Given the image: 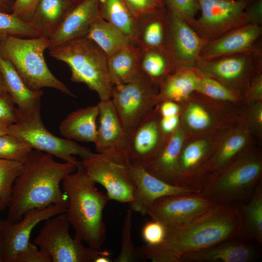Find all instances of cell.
<instances>
[{"mask_svg": "<svg viewBox=\"0 0 262 262\" xmlns=\"http://www.w3.org/2000/svg\"><path fill=\"white\" fill-rule=\"evenodd\" d=\"M241 209L231 203L217 202L180 225L166 229L163 241L155 246H140L146 260L181 262L185 256L240 236Z\"/></svg>", "mask_w": 262, "mask_h": 262, "instance_id": "obj_1", "label": "cell"}, {"mask_svg": "<svg viewBox=\"0 0 262 262\" xmlns=\"http://www.w3.org/2000/svg\"><path fill=\"white\" fill-rule=\"evenodd\" d=\"M52 155L33 149L23 161V170L15 180L8 201L7 217L11 223L22 218L31 209H43L51 204H68L60 183L77 169L70 162L59 163Z\"/></svg>", "mask_w": 262, "mask_h": 262, "instance_id": "obj_2", "label": "cell"}, {"mask_svg": "<svg viewBox=\"0 0 262 262\" xmlns=\"http://www.w3.org/2000/svg\"><path fill=\"white\" fill-rule=\"evenodd\" d=\"M62 183L63 191L68 198L65 213L74 229V236L85 242L89 247L99 249L106 239L103 211L110 200L108 197L98 190L82 162Z\"/></svg>", "mask_w": 262, "mask_h": 262, "instance_id": "obj_3", "label": "cell"}, {"mask_svg": "<svg viewBox=\"0 0 262 262\" xmlns=\"http://www.w3.org/2000/svg\"><path fill=\"white\" fill-rule=\"evenodd\" d=\"M262 156L250 146L225 167L206 178L198 193L230 204L250 198L261 180Z\"/></svg>", "mask_w": 262, "mask_h": 262, "instance_id": "obj_4", "label": "cell"}, {"mask_svg": "<svg viewBox=\"0 0 262 262\" xmlns=\"http://www.w3.org/2000/svg\"><path fill=\"white\" fill-rule=\"evenodd\" d=\"M49 48V39L43 36H7L0 40V56L11 63L30 89L38 91L49 87L76 98V96L49 69L44 55Z\"/></svg>", "mask_w": 262, "mask_h": 262, "instance_id": "obj_5", "label": "cell"}, {"mask_svg": "<svg viewBox=\"0 0 262 262\" xmlns=\"http://www.w3.org/2000/svg\"><path fill=\"white\" fill-rule=\"evenodd\" d=\"M49 49L51 57L69 67L71 81L84 83L100 100L111 98L113 85L108 77L107 56L92 40L84 36Z\"/></svg>", "mask_w": 262, "mask_h": 262, "instance_id": "obj_6", "label": "cell"}, {"mask_svg": "<svg viewBox=\"0 0 262 262\" xmlns=\"http://www.w3.org/2000/svg\"><path fill=\"white\" fill-rule=\"evenodd\" d=\"M180 104V125L188 138L221 137L245 123L243 114L237 107L196 92Z\"/></svg>", "mask_w": 262, "mask_h": 262, "instance_id": "obj_7", "label": "cell"}, {"mask_svg": "<svg viewBox=\"0 0 262 262\" xmlns=\"http://www.w3.org/2000/svg\"><path fill=\"white\" fill-rule=\"evenodd\" d=\"M194 68L244 97L253 79L262 73V43L241 53L199 59Z\"/></svg>", "mask_w": 262, "mask_h": 262, "instance_id": "obj_8", "label": "cell"}, {"mask_svg": "<svg viewBox=\"0 0 262 262\" xmlns=\"http://www.w3.org/2000/svg\"><path fill=\"white\" fill-rule=\"evenodd\" d=\"M159 86L142 71L132 81L113 85L111 99L130 137L158 104Z\"/></svg>", "mask_w": 262, "mask_h": 262, "instance_id": "obj_9", "label": "cell"}, {"mask_svg": "<svg viewBox=\"0 0 262 262\" xmlns=\"http://www.w3.org/2000/svg\"><path fill=\"white\" fill-rule=\"evenodd\" d=\"M44 221L33 243L49 252L52 262H94L100 251L87 247L81 240L71 236L65 212Z\"/></svg>", "mask_w": 262, "mask_h": 262, "instance_id": "obj_10", "label": "cell"}, {"mask_svg": "<svg viewBox=\"0 0 262 262\" xmlns=\"http://www.w3.org/2000/svg\"><path fill=\"white\" fill-rule=\"evenodd\" d=\"M16 122L9 125L8 133L22 140L34 149L49 153L65 162L81 164L74 155L81 159L93 152L74 141L58 137L50 133L44 125L41 117H26L17 116Z\"/></svg>", "mask_w": 262, "mask_h": 262, "instance_id": "obj_11", "label": "cell"}, {"mask_svg": "<svg viewBox=\"0 0 262 262\" xmlns=\"http://www.w3.org/2000/svg\"><path fill=\"white\" fill-rule=\"evenodd\" d=\"M201 12L187 24L208 42L228 32L250 23L246 9L250 1L244 0H197Z\"/></svg>", "mask_w": 262, "mask_h": 262, "instance_id": "obj_12", "label": "cell"}, {"mask_svg": "<svg viewBox=\"0 0 262 262\" xmlns=\"http://www.w3.org/2000/svg\"><path fill=\"white\" fill-rule=\"evenodd\" d=\"M127 161L93 153L81 162L87 175L105 188L109 200L129 203L132 199L135 186Z\"/></svg>", "mask_w": 262, "mask_h": 262, "instance_id": "obj_13", "label": "cell"}, {"mask_svg": "<svg viewBox=\"0 0 262 262\" xmlns=\"http://www.w3.org/2000/svg\"><path fill=\"white\" fill-rule=\"evenodd\" d=\"M208 42L186 22L168 11L164 51L171 63L173 71L194 68L202 48Z\"/></svg>", "mask_w": 262, "mask_h": 262, "instance_id": "obj_14", "label": "cell"}, {"mask_svg": "<svg viewBox=\"0 0 262 262\" xmlns=\"http://www.w3.org/2000/svg\"><path fill=\"white\" fill-rule=\"evenodd\" d=\"M217 203L198 193L167 195L155 200L147 214L166 229L191 220Z\"/></svg>", "mask_w": 262, "mask_h": 262, "instance_id": "obj_15", "label": "cell"}, {"mask_svg": "<svg viewBox=\"0 0 262 262\" xmlns=\"http://www.w3.org/2000/svg\"><path fill=\"white\" fill-rule=\"evenodd\" d=\"M67 206V204L58 203L43 209H30L24 213L21 220L15 223L2 219V262H15L27 248L34 227L41 221L66 212Z\"/></svg>", "mask_w": 262, "mask_h": 262, "instance_id": "obj_16", "label": "cell"}, {"mask_svg": "<svg viewBox=\"0 0 262 262\" xmlns=\"http://www.w3.org/2000/svg\"><path fill=\"white\" fill-rule=\"evenodd\" d=\"M221 137L187 139L180 157L176 186L189 188L199 192L203 180V167Z\"/></svg>", "mask_w": 262, "mask_h": 262, "instance_id": "obj_17", "label": "cell"}, {"mask_svg": "<svg viewBox=\"0 0 262 262\" xmlns=\"http://www.w3.org/2000/svg\"><path fill=\"white\" fill-rule=\"evenodd\" d=\"M98 106V153L121 160H128L130 137L124 130L111 98L100 100Z\"/></svg>", "mask_w": 262, "mask_h": 262, "instance_id": "obj_18", "label": "cell"}, {"mask_svg": "<svg viewBox=\"0 0 262 262\" xmlns=\"http://www.w3.org/2000/svg\"><path fill=\"white\" fill-rule=\"evenodd\" d=\"M127 164L133 180L135 190L129 205L132 211L145 216L152 203L163 196L197 193L192 189L168 183L148 173L143 166Z\"/></svg>", "mask_w": 262, "mask_h": 262, "instance_id": "obj_19", "label": "cell"}, {"mask_svg": "<svg viewBox=\"0 0 262 262\" xmlns=\"http://www.w3.org/2000/svg\"><path fill=\"white\" fill-rule=\"evenodd\" d=\"M160 115L156 105L130 137L128 161L145 167L157 156L166 138L159 126Z\"/></svg>", "mask_w": 262, "mask_h": 262, "instance_id": "obj_20", "label": "cell"}, {"mask_svg": "<svg viewBox=\"0 0 262 262\" xmlns=\"http://www.w3.org/2000/svg\"><path fill=\"white\" fill-rule=\"evenodd\" d=\"M262 25L249 23L233 29L208 42L202 48L199 59H209L249 50L262 41Z\"/></svg>", "mask_w": 262, "mask_h": 262, "instance_id": "obj_21", "label": "cell"}, {"mask_svg": "<svg viewBox=\"0 0 262 262\" xmlns=\"http://www.w3.org/2000/svg\"><path fill=\"white\" fill-rule=\"evenodd\" d=\"M99 16V0L78 2L67 13L49 38V49L85 36L91 25Z\"/></svg>", "mask_w": 262, "mask_h": 262, "instance_id": "obj_22", "label": "cell"}, {"mask_svg": "<svg viewBox=\"0 0 262 262\" xmlns=\"http://www.w3.org/2000/svg\"><path fill=\"white\" fill-rule=\"evenodd\" d=\"M251 133L245 122L223 135L202 171L207 177L222 169L249 147Z\"/></svg>", "mask_w": 262, "mask_h": 262, "instance_id": "obj_23", "label": "cell"}, {"mask_svg": "<svg viewBox=\"0 0 262 262\" xmlns=\"http://www.w3.org/2000/svg\"><path fill=\"white\" fill-rule=\"evenodd\" d=\"M0 69L8 93L16 105L17 116L32 117L41 116L42 90L30 89L8 60L0 56Z\"/></svg>", "mask_w": 262, "mask_h": 262, "instance_id": "obj_24", "label": "cell"}, {"mask_svg": "<svg viewBox=\"0 0 262 262\" xmlns=\"http://www.w3.org/2000/svg\"><path fill=\"white\" fill-rule=\"evenodd\" d=\"M188 138L180 124L178 129L166 138L157 156L145 169L157 178L175 185L181 151Z\"/></svg>", "mask_w": 262, "mask_h": 262, "instance_id": "obj_25", "label": "cell"}, {"mask_svg": "<svg viewBox=\"0 0 262 262\" xmlns=\"http://www.w3.org/2000/svg\"><path fill=\"white\" fill-rule=\"evenodd\" d=\"M258 256L253 246L233 239L188 255L181 262H249Z\"/></svg>", "mask_w": 262, "mask_h": 262, "instance_id": "obj_26", "label": "cell"}, {"mask_svg": "<svg viewBox=\"0 0 262 262\" xmlns=\"http://www.w3.org/2000/svg\"><path fill=\"white\" fill-rule=\"evenodd\" d=\"M168 10L165 5L143 15L136 20L135 43L142 49L164 51L168 26Z\"/></svg>", "mask_w": 262, "mask_h": 262, "instance_id": "obj_27", "label": "cell"}, {"mask_svg": "<svg viewBox=\"0 0 262 262\" xmlns=\"http://www.w3.org/2000/svg\"><path fill=\"white\" fill-rule=\"evenodd\" d=\"M98 115V104L75 110L61 122L60 133L69 140L95 144L97 139Z\"/></svg>", "mask_w": 262, "mask_h": 262, "instance_id": "obj_28", "label": "cell"}, {"mask_svg": "<svg viewBox=\"0 0 262 262\" xmlns=\"http://www.w3.org/2000/svg\"><path fill=\"white\" fill-rule=\"evenodd\" d=\"M107 66L112 85L135 80L142 72L140 47L132 43L108 56Z\"/></svg>", "mask_w": 262, "mask_h": 262, "instance_id": "obj_29", "label": "cell"}, {"mask_svg": "<svg viewBox=\"0 0 262 262\" xmlns=\"http://www.w3.org/2000/svg\"><path fill=\"white\" fill-rule=\"evenodd\" d=\"M200 77L194 68L172 71L159 85L158 104L164 100L183 103L196 91Z\"/></svg>", "mask_w": 262, "mask_h": 262, "instance_id": "obj_30", "label": "cell"}, {"mask_svg": "<svg viewBox=\"0 0 262 262\" xmlns=\"http://www.w3.org/2000/svg\"><path fill=\"white\" fill-rule=\"evenodd\" d=\"M77 0H40L30 24L41 36L49 38Z\"/></svg>", "mask_w": 262, "mask_h": 262, "instance_id": "obj_31", "label": "cell"}, {"mask_svg": "<svg viewBox=\"0 0 262 262\" xmlns=\"http://www.w3.org/2000/svg\"><path fill=\"white\" fill-rule=\"evenodd\" d=\"M86 37L94 42L109 56L131 43L129 37L100 16L91 25Z\"/></svg>", "mask_w": 262, "mask_h": 262, "instance_id": "obj_32", "label": "cell"}, {"mask_svg": "<svg viewBox=\"0 0 262 262\" xmlns=\"http://www.w3.org/2000/svg\"><path fill=\"white\" fill-rule=\"evenodd\" d=\"M99 11L101 18L117 28L136 44V18L122 0H99Z\"/></svg>", "mask_w": 262, "mask_h": 262, "instance_id": "obj_33", "label": "cell"}, {"mask_svg": "<svg viewBox=\"0 0 262 262\" xmlns=\"http://www.w3.org/2000/svg\"><path fill=\"white\" fill-rule=\"evenodd\" d=\"M242 210L241 235L262 245V183L256 186L249 203Z\"/></svg>", "mask_w": 262, "mask_h": 262, "instance_id": "obj_34", "label": "cell"}, {"mask_svg": "<svg viewBox=\"0 0 262 262\" xmlns=\"http://www.w3.org/2000/svg\"><path fill=\"white\" fill-rule=\"evenodd\" d=\"M140 66L141 71L158 86L173 71L166 54L159 49L140 48Z\"/></svg>", "mask_w": 262, "mask_h": 262, "instance_id": "obj_35", "label": "cell"}, {"mask_svg": "<svg viewBox=\"0 0 262 262\" xmlns=\"http://www.w3.org/2000/svg\"><path fill=\"white\" fill-rule=\"evenodd\" d=\"M196 92L235 107H237L238 104L244 103L243 97L216 80L202 75H200Z\"/></svg>", "mask_w": 262, "mask_h": 262, "instance_id": "obj_36", "label": "cell"}, {"mask_svg": "<svg viewBox=\"0 0 262 262\" xmlns=\"http://www.w3.org/2000/svg\"><path fill=\"white\" fill-rule=\"evenodd\" d=\"M132 212L131 209L127 211L121 231V246L119 254L115 257L114 262H134L146 261L141 246H135L131 237Z\"/></svg>", "mask_w": 262, "mask_h": 262, "instance_id": "obj_37", "label": "cell"}, {"mask_svg": "<svg viewBox=\"0 0 262 262\" xmlns=\"http://www.w3.org/2000/svg\"><path fill=\"white\" fill-rule=\"evenodd\" d=\"M7 36L30 38L41 36L29 22L0 11V40Z\"/></svg>", "mask_w": 262, "mask_h": 262, "instance_id": "obj_38", "label": "cell"}, {"mask_svg": "<svg viewBox=\"0 0 262 262\" xmlns=\"http://www.w3.org/2000/svg\"><path fill=\"white\" fill-rule=\"evenodd\" d=\"M23 170L22 162L0 158V199L7 202L14 183Z\"/></svg>", "mask_w": 262, "mask_h": 262, "instance_id": "obj_39", "label": "cell"}, {"mask_svg": "<svg viewBox=\"0 0 262 262\" xmlns=\"http://www.w3.org/2000/svg\"><path fill=\"white\" fill-rule=\"evenodd\" d=\"M33 149L17 137L7 133L0 135V158L23 162Z\"/></svg>", "mask_w": 262, "mask_h": 262, "instance_id": "obj_40", "label": "cell"}, {"mask_svg": "<svg viewBox=\"0 0 262 262\" xmlns=\"http://www.w3.org/2000/svg\"><path fill=\"white\" fill-rule=\"evenodd\" d=\"M168 11L187 23L196 17L200 11L197 0H164Z\"/></svg>", "mask_w": 262, "mask_h": 262, "instance_id": "obj_41", "label": "cell"}, {"mask_svg": "<svg viewBox=\"0 0 262 262\" xmlns=\"http://www.w3.org/2000/svg\"><path fill=\"white\" fill-rule=\"evenodd\" d=\"M246 104V115H243L245 122L251 133L260 138L262 132V101Z\"/></svg>", "mask_w": 262, "mask_h": 262, "instance_id": "obj_42", "label": "cell"}, {"mask_svg": "<svg viewBox=\"0 0 262 262\" xmlns=\"http://www.w3.org/2000/svg\"><path fill=\"white\" fill-rule=\"evenodd\" d=\"M166 229L160 222L152 220L147 222L142 230V236L147 245L155 246L161 244L164 239Z\"/></svg>", "mask_w": 262, "mask_h": 262, "instance_id": "obj_43", "label": "cell"}, {"mask_svg": "<svg viewBox=\"0 0 262 262\" xmlns=\"http://www.w3.org/2000/svg\"><path fill=\"white\" fill-rule=\"evenodd\" d=\"M49 252L29 242L27 248L16 258L15 262H51Z\"/></svg>", "mask_w": 262, "mask_h": 262, "instance_id": "obj_44", "label": "cell"}, {"mask_svg": "<svg viewBox=\"0 0 262 262\" xmlns=\"http://www.w3.org/2000/svg\"><path fill=\"white\" fill-rule=\"evenodd\" d=\"M40 0H15L12 13L23 21L29 22L33 16Z\"/></svg>", "mask_w": 262, "mask_h": 262, "instance_id": "obj_45", "label": "cell"}, {"mask_svg": "<svg viewBox=\"0 0 262 262\" xmlns=\"http://www.w3.org/2000/svg\"><path fill=\"white\" fill-rule=\"evenodd\" d=\"M122 0L135 18L152 12L160 7L154 0Z\"/></svg>", "mask_w": 262, "mask_h": 262, "instance_id": "obj_46", "label": "cell"}, {"mask_svg": "<svg viewBox=\"0 0 262 262\" xmlns=\"http://www.w3.org/2000/svg\"><path fill=\"white\" fill-rule=\"evenodd\" d=\"M9 93L0 96V120L11 124L16 122L17 109Z\"/></svg>", "mask_w": 262, "mask_h": 262, "instance_id": "obj_47", "label": "cell"}, {"mask_svg": "<svg viewBox=\"0 0 262 262\" xmlns=\"http://www.w3.org/2000/svg\"><path fill=\"white\" fill-rule=\"evenodd\" d=\"M257 101H262V73L253 79L244 96V103Z\"/></svg>", "mask_w": 262, "mask_h": 262, "instance_id": "obj_48", "label": "cell"}, {"mask_svg": "<svg viewBox=\"0 0 262 262\" xmlns=\"http://www.w3.org/2000/svg\"><path fill=\"white\" fill-rule=\"evenodd\" d=\"M180 124V114L167 117H161L159 126L163 135L167 138L173 133Z\"/></svg>", "mask_w": 262, "mask_h": 262, "instance_id": "obj_49", "label": "cell"}, {"mask_svg": "<svg viewBox=\"0 0 262 262\" xmlns=\"http://www.w3.org/2000/svg\"><path fill=\"white\" fill-rule=\"evenodd\" d=\"M246 11L250 23L262 25V0L250 1Z\"/></svg>", "mask_w": 262, "mask_h": 262, "instance_id": "obj_50", "label": "cell"}, {"mask_svg": "<svg viewBox=\"0 0 262 262\" xmlns=\"http://www.w3.org/2000/svg\"><path fill=\"white\" fill-rule=\"evenodd\" d=\"M161 117L171 116L180 114V104L171 100L163 101L157 105Z\"/></svg>", "mask_w": 262, "mask_h": 262, "instance_id": "obj_51", "label": "cell"}, {"mask_svg": "<svg viewBox=\"0 0 262 262\" xmlns=\"http://www.w3.org/2000/svg\"><path fill=\"white\" fill-rule=\"evenodd\" d=\"M15 0H0V11L11 13Z\"/></svg>", "mask_w": 262, "mask_h": 262, "instance_id": "obj_52", "label": "cell"}, {"mask_svg": "<svg viewBox=\"0 0 262 262\" xmlns=\"http://www.w3.org/2000/svg\"><path fill=\"white\" fill-rule=\"evenodd\" d=\"M110 253L108 251H100L94 262H111Z\"/></svg>", "mask_w": 262, "mask_h": 262, "instance_id": "obj_53", "label": "cell"}, {"mask_svg": "<svg viewBox=\"0 0 262 262\" xmlns=\"http://www.w3.org/2000/svg\"><path fill=\"white\" fill-rule=\"evenodd\" d=\"M8 90L3 74L0 69V96L8 94Z\"/></svg>", "mask_w": 262, "mask_h": 262, "instance_id": "obj_54", "label": "cell"}, {"mask_svg": "<svg viewBox=\"0 0 262 262\" xmlns=\"http://www.w3.org/2000/svg\"><path fill=\"white\" fill-rule=\"evenodd\" d=\"M12 124L0 120V135L8 133V129L10 125Z\"/></svg>", "mask_w": 262, "mask_h": 262, "instance_id": "obj_55", "label": "cell"}, {"mask_svg": "<svg viewBox=\"0 0 262 262\" xmlns=\"http://www.w3.org/2000/svg\"><path fill=\"white\" fill-rule=\"evenodd\" d=\"M3 233L2 228V219H0V262H2Z\"/></svg>", "mask_w": 262, "mask_h": 262, "instance_id": "obj_56", "label": "cell"}, {"mask_svg": "<svg viewBox=\"0 0 262 262\" xmlns=\"http://www.w3.org/2000/svg\"><path fill=\"white\" fill-rule=\"evenodd\" d=\"M7 202L0 199V212L4 211L7 207Z\"/></svg>", "mask_w": 262, "mask_h": 262, "instance_id": "obj_57", "label": "cell"}, {"mask_svg": "<svg viewBox=\"0 0 262 262\" xmlns=\"http://www.w3.org/2000/svg\"><path fill=\"white\" fill-rule=\"evenodd\" d=\"M158 6L160 7H162L165 6L164 0H154Z\"/></svg>", "mask_w": 262, "mask_h": 262, "instance_id": "obj_58", "label": "cell"}, {"mask_svg": "<svg viewBox=\"0 0 262 262\" xmlns=\"http://www.w3.org/2000/svg\"><path fill=\"white\" fill-rule=\"evenodd\" d=\"M244 0L252 1V0Z\"/></svg>", "mask_w": 262, "mask_h": 262, "instance_id": "obj_59", "label": "cell"}, {"mask_svg": "<svg viewBox=\"0 0 262 262\" xmlns=\"http://www.w3.org/2000/svg\"><path fill=\"white\" fill-rule=\"evenodd\" d=\"M78 2L82 0H77Z\"/></svg>", "mask_w": 262, "mask_h": 262, "instance_id": "obj_60", "label": "cell"}]
</instances>
